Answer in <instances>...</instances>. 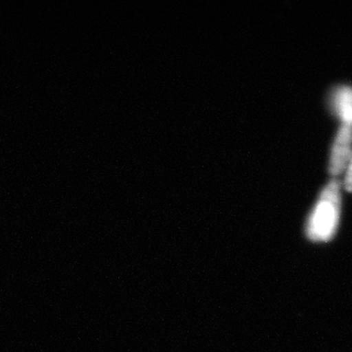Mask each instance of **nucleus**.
<instances>
[{"label":"nucleus","instance_id":"1","mask_svg":"<svg viewBox=\"0 0 352 352\" xmlns=\"http://www.w3.org/2000/svg\"><path fill=\"white\" fill-rule=\"evenodd\" d=\"M340 184L333 179L322 191L308 219L307 235L314 242H327L337 231L340 214Z\"/></svg>","mask_w":352,"mask_h":352},{"label":"nucleus","instance_id":"4","mask_svg":"<svg viewBox=\"0 0 352 352\" xmlns=\"http://www.w3.org/2000/svg\"><path fill=\"white\" fill-rule=\"evenodd\" d=\"M346 177H344V188L346 191L352 192V157L346 168Z\"/></svg>","mask_w":352,"mask_h":352},{"label":"nucleus","instance_id":"2","mask_svg":"<svg viewBox=\"0 0 352 352\" xmlns=\"http://www.w3.org/2000/svg\"><path fill=\"white\" fill-rule=\"evenodd\" d=\"M352 124H342L331 152V175H342L346 170L352 157Z\"/></svg>","mask_w":352,"mask_h":352},{"label":"nucleus","instance_id":"3","mask_svg":"<svg viewBox=\"0 0 352 352\" xmlns=\"http://www.w3.org/2000/svg\"><path fill=\"white\" fill-rule=\"evenodd\" d=\"M331 106L342 124H352V87L342 85L336 88L331 98Z\"/></svg>","mask_w":352,"mask_h":352}]
</instances>
